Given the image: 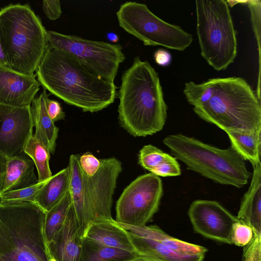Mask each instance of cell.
Returning a JSON list of instances; mask_svg holds the SVG:
<instances>
[{
    "label": "cell",
    "instance_id": "obj_1",
    "mask_svg": "<svg viewBox=\"0 0 261 261\" xmlns=\"http://www.w3.org/2000/svg\"><path fill=\"white\" fill-rule=\"evenodd\" d=\"M36 75L43 89L84 112L101 111L116 96L114 83L90 71L69 53L48 44Z\"/></svg>",
    "mask_w": 261,
    "mask_h": 261
},
{
    "label": "cell",
    "instance_id": "obj_2",
    "mask_svg": "<svg viewBox=\"0 0 261 261\" xmlns=\"http://www.w3.org/2000/svg\"><path fill=\"white\" fill-rule=\"evenodd\" d=\"M121 126L134 137H145L161 130L167 106L158 72L138 56L121 77L118 92Z\"/></svg>",
    "mask_w": 261,
    "mask_h": 261
},
{
    "label": "cell",
    "instance_id": "obj_3",
    "mask_svg": "<svg viewBox=\"0 0 261 261\" xmlns=\"http://www.w3.org/2000/svg\"><path fill=\"white\" fill-rule=\"evenodd\" d=\"M47 30L28 4H10L0 9V35L8 66L34 74L47 46Z\"/></svg>",
    "mask_w": 261,
    "mask_h": 261
},
{
    "label": "cell",
    "instance_id": "obj_4",
    "mask_svg": "<svg viewBox=\"0 0 261 261\" xmlns=\"http://www.w3.org/2000/svg\"><path fill=\"white\" fill-rule=\"evenodd\" d=\"M45 214L33 202L0 203V261H49Z\"/></svg>",
    "mask_w": 261,
    "mask_h": 261
},
{
    "label": "cell",
    "instance_id": "obj_5",
    "mask_svg": "<svg viewBox=\"0 0 261 261\" xmlns=\"http://www.w3.org/2000/svg\"><path fill=\"white\" fill-rule=\"evenodd\" d=\"M163 142L188 169L216 183L240 188L252 176L246 161L231 146L220 149L180 134L169 135Z\"/></svg>",
    "mask_w": 261,
    "mask_h": 261
},
{
    "label": "cell",
    "instance_id": "obj_6",
    "mask_svg": "<svg viewBox=\"0 0 261 261\" xmlns=\"http://www.w3.org/2000/svg\"><path fill=\"white\" fill-rule=\"evenodd\" d=\"M212 79V96L193 108L195 113L225 132L261 129L260 101L247 82L239 77Z\"/></svg>",
    "mask_w": 261,
    "mask_h": 261
},
{
    "label": "cell",
    "instance_id": "obj_7",
    "mask_svg": "<svg viewBox=\"0 0 261 261\" xmlns=\"http://www.w3.org/2000/svg\"><path fill=\"white\" fill-rule=\"evenodd\" d=\"M196 32L201 55L215 70H224L237 56L236 33L224 0H196Z\"/></svg>",
    "mask_w": 261,
    "mask_h": 261
},
{
    "label": "cell",
    "instance_id": "obj_8",
    "mask_svg": "<svg viewBox=\"0 0 261 261\" xmlns=\"http://www.w3.org/2000/svg\"><path fill=\"white\" fill-rule=\"evenodd\" d=\"M119 26L145 45L183 51L192 43L191 34L154 15L144 4L126 2L116 12Z\"/></svg>",
    "mask_w": 261,
    "mask_h": 261
},
{
    "label": "cell",
    "instance_id": "obj_9",
    "mask_svg": "<svg viewBox=\"0 0 261 261\" xmlns=\"http://www.w3.org/2000/svg\"><path fill=\"white\" fill-rule=\"evenodd\" d=\"M47 44L69 53L90 71L102 79L114 83L120 64L125 59L122 47L89 40L75 35L47 31Z\"/></svg>",
    "mask_w": 261,
    "mask_h": 261
},
{
    "label": "cell",
    "instance_id": "obj_10",
    "mask_svg": "<svg viewBox=\"0 0 261 261\" xmlns=\"http://www.w3.org/2000/svg\"><path fill=\"white\" fill-rule=\"evenodd\" d=\"M100 167L92 176L83 172L84 188L83 219L80 232L83 238L93 222L113 220L111 216L113 195L121 163L114 157L100 160Z\"/></svg>",
    "mask_w": 261,
    "mask_h": 261
},
{
    "label": "cell",
    "instance_id": "obj_11",
    "mask_svg": "<svg viewBox=\"0 0 261 261\" xmlns=\"http://www.w3.org/2000/svg\"><path fill=\"white\" fill-rule=\"evenodd\" d=\"M163 194L159 176L152 173L138 176L118 199L115 221L134 226L146 225L158 212Z\"/></svg>",
    "mask_w": 261,
    "mask_h": 261
},
{
    "label": "cell",
    "instance_id": "obj_12",
    "mask_svg": "<svg viewBox=\"0 0 261 261\" xmlns=\"http://www.w3.org/2000/svg\"><path fill=\"white\" fill-rule=\"evenodd\" d=\"M188 214L196 232L206 238L231 245L232 226L238 220L218 202L195 200L190 205Z\"/></svg>",
    "mask_w": 261,
    "mask_h": 261
},
{
    "label": "cell",
    "instance_id": "obj_13",
    "mask_svg": "<svg viewBox=\"0 0 261 261\" xmlns=\"http://www.w3.org/2000/svg\"><path fill=\"white\" fill-rule=\"evenodd\" d=\"M31 106L15 107L0 104V152L8 158L23 152L33 135Z\"/></svg>",
    "mask_w": 261,
    "mask_h": 261
},
{
    "label": "cell",
    "instance_id": "obj_14",
    "mask_svg": "<svg viewBox=\"0 0 261 261\" xmlns=\"http://www.w3.org/2000/svg\"><path fill=\"white\" fill-rule=\"evenodd\" d=\"M36 75L24 74L0 65V104L30 106L40 89Z\"/></svg>",
    "mask_w": 261,
    "mask_h": 261
},
{
    "label": "cell",
    "instance_id": "obj_15",
    "mask_svg": "<svg viewBox=\"0 0 261 261\" xmlns=\"http://www.w3.org/2000/svg\"><path fill=\"white\" fill-rule=\"evenodd\" d=\"M83 238L71 203L62 228L47 243L49 254L57 261H79L82 251Z\"/></svg>",
    "mask_w": 261,
    "mask_h": 261
},
{
    "label": "cell",
    "instance_id": "obj_16",
    "mask_svg": "<svg viewBox=\"0 0 261 261\" xmlns=\"http://www.w3.org/2000/svg\"><path fill=\"white\" fill-rule=\"evenodd\" d=\"M84 237L107 247L136 252L129 231L114 219L92 223Z\"/></svg>",
    "mask_w": 261,
    "mask_h": 261
},
{
    "label": "cell",
    "instance_id": "obj_17",
    "mask_svg": "<svg viewBox=\"0 0 261 261\" xmlns=\"http://www.w3.org/2000/svg\"><path fill=\"white\" fill-rule=\"evenodd\" d=\"M250 187L244 195L236 216L261 235V164L253 166Z\"/></svg>",
    "mask_w": 261,
    "mask_h": 261
},
{
    "label": "cell",
    "instance_id": "obj_18",
    "mask_svg": "<svg viewBox=\"0 0 261 261\" xmlns=\"http://www.w3.org/2000/svg\"><path fill=\"white\" fill-rule=\"evenodd\" d=\"M46 90L43 89L39 96L36 97L31 105V110L35 133L34 136L40 141L54 154L59 128L49 117L46 110V99L48 98Z\"/></svg>",
    "mask_w": 261,
    "mask_h": 261
},
{
    "label": "cell",
    "instance_id": "obj_19",
    "mask_svg": "<svg viewBox=\"0 0 261 261\" xmlns=\"http://www.w3.org/2000/svg\"><path fill=\"white\" fill-rule=\"evenodd\" d=\"M34 168L33 161L24 152L17 156L8 158L5 179L1 194L38 183Z\"/></svg>",
    "mask_w": 261,
    "mask_h": 261
},
{
    "label": "cell",
    "instance_id": "obj_20",
    "mask_svg": "<svg viewBox=\"0 0 261 261\" xmlns=\"http://www.w3.org/2000/svg\"><path fill=\"white\" fill-rule=\"evenodd\" d=\"M118 223L132 233L156 241L180 255L205 254L207 251V248L202 246L187 242L170 236L155 225L134 226Z\"/></svg>",
    "mask_w": 261,
    "mask_h": 261
},
{
    "label": "cell",
    "instance_id": "obj_21",
    "mask_svg": "<svg viewBox=\"0 0 261 261\" xmlns=\"http://www.w3.org/2000/svg\"><path fill=\"white\" fill-rule=\"evenodd\" d=\"M231 146L246 161L255 166L260 165L261 129H236L225 132Z\"/></svg>",
    "mask_w": 261,
    "mask_h": 261
},
{
    "label": "cell",
    "instance_id": "obj_22",
    "mask_svg": "<svg viewBox=\"0 0 261 261\" xmlns=\"http://www.w3.org/2000/svg\"><path fill=\"white\" fill-rule=\"evenodd\" d=\"M69 186L70 170L67 166L45 182L37 194L35 203L47 212L62 199Z\"/></svg>",
    "mask_w": 261,
    "mask_h": 261
},
{
    "label": "cell",
    "instance_id": "obj_23",
    "mask_svg": "<svg viewBox=\"0 0 261 261\" xmlns=\"http://www.w3.org/2000/svg\"><path fill=\"white\" fill-rule=\"evenodd\" d=\"M136 252L163 261H203L205 254L182 255L154 240L138 236L129 231Z\"/></svg>",
    "mask_w": 261,
    "mask_h": 261
},
{
    "label": "cell",
    "instance_id": "obj_24",
    "mask_svg": "<svg viewBox=\"0 0 261 261\" xmlns=\"http://www.w3.org/2000/svg\"><path fill=\"white\" fill-rule=\"evenodd\" d=\"M138 255L136 252L107 247L84 237L79 261H131Z\"/></svg>",
    "mask_w": 261,
    "mask_h": 261
},
{
    "label": "cell",
    "instance_id": "obj_25",
    "mask_svg": "<svg viewBox=\"0 0 261 261\" xmlns=\"http://www.w3.org/2000/svg\"><path fill=\"white\" fill-rule=\"evenodd\" d=\"M79 157V154L71 155L68 166L70 170L69 191L80 229L83 219L84 188Z\"/></svg>",
    "mask_w": 261,
    "mask_h": 261
},
{
    "label": "cell",
    "instance_id": "obj_26",
    "mask_svg": "<svg viewBox=\"0 0 261 261\" xmlns=\"http://www.w3.org/2000/svg\"><path fill=\"white\" fill-rule=\"evenodd\" d=\"M23 152L34 163L38 172V182L46 181L52 176L49 165L50 152L47 147L34 135L29 139Z\"/></svg>",
    "mask_w": 261,
    "mask_h": 261
},
{
    "label": "cell",
    "instance_id": "obj_27",
    "mask_svg": "<svg viewBox=\"0 0 261 261\" xmlns=\"http://www.w3.org/2000/svg\"><path fill=\"white\" fill-rule=\"evenodd\" d=\"M71 203L69 190L59 203L46 212L44 231L47 243L49 242L62 228Z\"/></svg>",
    "mask_w": 261,
    "mask_h": 261
},
{
    "label": "cell",
    "instance_id": "obj_28",
    "mask_svg": "<svg viewBox=\"0 0 261 261\" xmlns=\"http://www.w3.org/2000/svg\"><path fill=\"white\" fill-rule=\"evenodd\" d=\"M214 92L213 79H210L201 84L193 82L185 84L184 93L188 102L194 108L199 107L207 102Z\"/></svg>",
    "mask_w": 261,
    "mask_h": 261
},
{
    "label": "cell",
    "instance_id": "obj_29",
    "mask_svg": "<svg viewBox=\"0 0 261 261\" xmlns=\"http://www.w3.org/2000/svg\"><path fill=\"white\" fill-rule=\"evenodd\" d=\"M46 181L30 187L4 193L0 195V203L12 204L23 202L35 203L37 194Z\"/></svg>",
    "mask_w": 261,
    "mask_h": 261
},
{
    "label": "cell",
    "instance_id": "obj_30",
    "mask_svg": "<svg viewBox=\"0 0 261 261\" xmlns=\"http://www.w3.org/2000/svg\"><path fill=\"white\" fill-rule=\"evenodd\" d=\"M166 153L152 145L144 146L138 155V163L143 168L150 172L166 158Z\"/></svg>",
    "mask_w": 261,
    "mask_h": 261
},
{
    "label": "cell",
    "instance_id": "obj_31",
    "mask_svg": "<svg viewBox=\"0 0 261 261\" xmlns=\"http://www.w3.org/2000/svg\"><path fill=\"white\" fill-rule=\"evenodd\" d=\"M247 5L250 12L251 21L253 30L258 43L259 55V72L258 84H260V8L261 3L259 0H250L244 1Z\"/></svg>",
    "mask_w": 261,
    "mask_h": 261
},
{
    "label": "cell",
    "instance_id": "obj_32",
    "mask_svg": "<svg viewBox=\"0 0 261 261\" xmlns=\"http://www.w3.org/2000/svg\"><path fill=\"white\" fill-rule=\"evenodd\" d=\"M253 234V229L250 226L238 220L232 226L231 245L244 247L251 241Z\"/></svg>",
    "mask_w": 261,
    "mask_h": 261
},
{
    "label": "cell",
    "instance_id": "obj_33",
    "mask_svg": "<svg viewBox=\"0 0 261 261\" xmlns=\"http://www.w3.org/2000/svg\"><path fill=\"white\" fill-rule=\"evenodd\" d=\"M150 173L158 176H176L180 175L181 170L177 160L168 154L165 159L151 170Z\"/></svg>",
    "mask_w": 261,
    "mask_h": 261
},
{
    "label": "cell",
    "instance_id": "obj_34",
    "mask_svg": "<svg viewBox=\"0 0 261 261\" xmlns=\"http://www.w3.org/2000/svg\"><path fill=\"white\" fill-rule=\"evenodd\" d=\"M242 261H261V235L254 233L251 241L244 247Z\"/></svg>",
    "mask_w": 261,
    "mask_h": 261
},
{
    "label": "cell",
    "instance_id": "obj_35",
    "mask_svg": "<svg viewBox=\"0 0 261 261\" xmlns=\"http://www.w3.org/2000/svg\"><path fill=\"white\" fill-rule=\"evenodd\" d=\"M79 163L83 172L89 176L94 175L100 165V160L90 152H86L80 155Z\"/></svg>",
    "mask_w": 261,
    "mask_h": 261
},
{
    "label": "cell",
    "instance_id": "obj_36",
    "mask_svg": "<svg viewBox=\"0 0 261 261\" xmlns=\"http://www.w3.org/2000/svg\"><path fill=\"white\" fill-rule=\"evenodd\" d=\"M42 10L47 18L51 20L58 19L62 14L61 4L58 0L43 1Z\"/></svg>",
    "mask_w": 261,
    "mask_h": 261
},
{
    "label": "cell",
    "instance_id": "obj_37",
    "mask_svg": "<svg viewBox=\"0 0 261 261\" xmlns=\"http://www.w3.org/2000/svg\"><path fill=\"white\" fill-rule=\"evenodd\" d=\"M46 105L47 113L54 122L64 118L65 114L58 101L48 98Z\"/></svg>",
    "mask_w": 261,
    "mask_h": 261
},
{
    "label": "cell",
    "instance_id": "obj_38",
    "mask_svg": "<svg viewBox=\"0 0 261 261\" xmlns=\"http://www.w3.org/2000/svg\"><path fill=\"white\" fill-rule=\"evenodd\" d=\"M154 59L155 62L161 66H168L172 60L170 53L163 49H159L155 51Z\"/></svg>",
    "mask_w": 261,
    "mask_h": 261
},
{
    "label": "cell",
    "instance_id": "obj_39",
    "mask_svg": "<svg viewBox=\"0 0 261 261\" xmlns=\"http://www.w3.org/2000/svg\"><path fill=\"white\" fill-rule=\"evenodd\" d=\"M8 157L0 152V195L5 179Z\"/></svg>",
    "mask_w": 261,
    "mask_h": 261
},
{
    "label": "cell",
    "instance_id": "obj_40",
    "mask_svg": "<svg viewBox=\"0 0 261 261\" xmlns=\"http://www.w3.org/2000/svg\"><path fill=\"white\" fill-rule=\"evenodd\" d=\"M131 261H163L152 257L138 254Z\"/></svg>",
    "mask_w": 261,
    "mask_h": 261
},
{
    "label": "cell",
    "instance_id": "obj_41",
    "mask_svg": "<svg viewBox=\"0 0 261 261\" xmlns=\"http://www.w3.org/2000/svg\"><path fill=\"white\" fill-rule=\"evenodd\" d=\"M0 65L7 66V62L4 54L1 40V35H0Z\"/></svg>",
    "mask_w": 261,
    "mask_h": 261
},
{
    "label": "cell",
    "instance_id": "obj_42",
    "mask_svg": "<svg viewBox=\"0 0 261 261\" xmlns=\"http://www.w3.org/2000/svg\"><path fill=\"white\" fill-rule=\"evenodd\" d=\"M108 39L113 42H116L118 40V36L114 33H109L107 34Z\"/></svg>",
    "mask_w": 261,
    "mask_h": 261
},
{
    "label": "cell",
    "instance_id": "obj_43",
    "mask_svg": "<svg viewBox=\"0 0 261 261\" xmlns=\"http://www.w3.org/2000/svg\"><path fill=\"white\" fill-rule=\"evenodd\" d=\"M49 261H57V260L50 254V256L49 258Z\"/></svg>",
    "mask_w": 261,
    "mask_h": 261
}]
</instances>
